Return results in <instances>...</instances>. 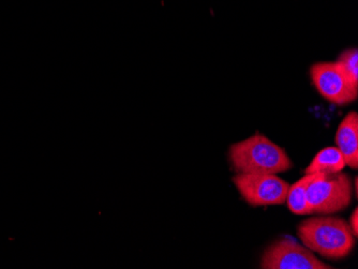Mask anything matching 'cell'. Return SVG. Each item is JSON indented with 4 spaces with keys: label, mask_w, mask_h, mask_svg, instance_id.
<instances>
[{
    "label": "cell",
    "mask_w": 358,
    "mask_h": 269,
    "mask_svg": "<svg viewBox=\"0 0 358 269\" xmlns=\"http://www.w3.org/2000/svg\"><path fill=\"white\" fill-rule=\"evenodd\" d=\"M350 228H351L352 232L357 237L358 235V210L355 208L352 212L351 217H350L349 222Z\"/></svg>",
    "instance_id": "obj_11"
},
{
    "label": "cell",
    "mask_w": 358,
    "mask_h": 269,
    "mask_svg": "<svg viewBox=\"0 0 358 269\" xmlns=\"http://www.w3.org/2000/svg\"><path fill=\"white\" fill-rule=\"evenodd\" d=\"M335 142L345 164L356 170L358 168V114L356 112H350L340 122Z\"/></svg>",
    "instance_id": "obj_7"
},
{
    "label": "cell",
    "mask_w": 358,
    "mask_h": 269,
    "mask_svg": "<svg viewBox=\"0 0 358 269\" xmlns=\"http://www.w3.org/2000/svg\"><path fill=\"white\" fill-rule=\"evenodd\" d=\"M229 160L236 174H280L293 168L285 150L267 136L255 133L229 148Z\"/></svg>",
    "instance_id": "obj_2"
},
{
    "label": "cell",
    "mask_w": 358,
    "mask_h": 269,
    "mask_svg": "<svg viewBox=\"0 0 358 269\" xmlns=\"http://www.w3.org/2000/svg\"><path fill=\"white\" fill-rule=\"evenodd\" d=\"M324 174H305L303 178L297 180L294 184H289L287 200V208L289 212L299 216L311 215L310 208L307 202V190L313 180Z\"/></svg>",
    "instance_id": "obj_9"
},
{
    "label": "cell",
    "mask_w": 358,
    "mask_h": 269,
    "mask_svg": "<svg viewBox=\"0 0 358 269\" xmlns=\"http://www.w3.org/2000/svg\"><path fill=\"white\" fill-rule=\"evenodd\" d=\"M352 85L358 88V51L357 49L345 50L337 60Z\"/></svg>",
    "instance_id": "obj_10"
},
{
    "label": "cell",
    "mask_w": 358,
    "mask_h": 269,
    "mask_svg": "<svg viewBox=\"0 0 358 269\" xmlns=\"http://www.w3.org/2000/svg\"><path fill=\"white\" fill-rule=\"evenodd\" d=\"M259 268L262 269H331L313 254V251L291 238L283 237L267 247Z\"/></svg>",
    "instance_id": "obj_5"
},
{
    "label": "cell",
    "mask_w": 358,
    "mask_h": 269,
    "mask_svg": "<svg viewBox=\"0 0 358 269\" xmlns=\"http://www.w3.org/2000/svg\"><path fill=\"white\" fill-rule=\"evenodd\" d=\"M345 164L343 156L337 146L324 148L320 150L313 161L306 168L305 174H324L331 176L339 174L345 170Z\"/></svg>",
    "instance_id": "obj_8"
},
{
    "label": "cell",
    "mask_w": 358,
    "mask_h": 269,
    "mask_svg": "<svg viewBox=\"0 0 358 269\" xmlns=\"http://www.w3.org/2000/svg\"><path fill=\"white\" fill-rule=\"evenodd\" d=\"M310 78L322 97L336 106H348L357 99L358 88L352 85L337 61L317 62Z\"/></svg>",
    "instance_id": "obj_6"
},
{
    "label": "cell",
    "mask_w": 358,
    "mask_h": 269,
    "mask_svg": "<svg viewBox=\"0 0 358 269\" xmlns=\"http://www.w3.org/2000/svg\"><path fill=\"white\" fill-rule=\"evenodd\" d=\"M355 194H357V177H355Z\"/></svg>",
    "instance_id": "obj_12"
},
{
    "label": "cell",
    "mask_w": 358,
    "mask_h": 269,
    "mask_svg": "<svg viewBox=\"0 0 358 269\" xmlns=\"http://www.w3.org/2000/svg\"><path fill=\"white\" fill-rule=\"evenodd\" d=\"M301 244L327 260L339 261L351 254L355 235L348 221L331 215H320L301 221L297 226Z\"/></svg>",
    "instance_id": "obj_1"
},
{
    "label": "cell",
    "mask_w": 358,
    "mask_h": 269,
    "mask_svg": "<svg viewBox=\"0 0 358 269\" xmlns=\"http://www.w3.org/2000/svg\"><path fill=\"white\" fill-rule=\"evenodd\" d=\"M233 184L247 204L252 208L282 205L287 200L289 184L275 174L243 173L233 177Z\"/></svg>",
    "instance_id": "obj_4"
},
{
    "label": "cell",
    "mask_w": 358,
    "mask_h": 269,
    "mask_svg": "<svg viewBox=\"0 0 358 269\" xmlns=\"http://www.w3.org/2000/svg\"><path fill=\"white\" fill-rule=\"evenodd\" d=\"M353 191L351 178L345 173L320 176L307 190L311 215H334L347 210L353 198Z\"/></svg>",
    "instance_id": "obj_3"
}]
</instances>
